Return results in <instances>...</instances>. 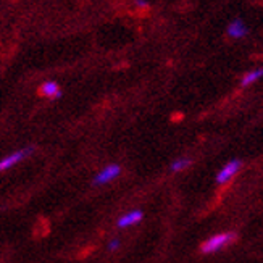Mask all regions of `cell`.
Here are the masks:
<instances>
[{
  "label": "cell",
  "instance_id": "1",
  "mask_svg": "<svg viewBox=\"0 0 263 263\" xmlns=\"http://www.w3.org/2000/svg\"><path fill=\"white\" fill-rule=\"evenodd\" d=\"M234 241H236L234 233H220V234H215V236L209 237L207 241L200 246V250H202V254H215Z\"/></svg>",
  "mask_w": 263,
  "mask_h": 263
},
{
  "label": "cell",
  "instance_id": "2",
  "mask_svg": "<svg viewBox=\"0 0 263 263\" xmlns=\"http://www.w3.org/2000/svg\"><path fill=\"white\" fill-rule=\"evenodd\" d=\"M34 152L32 147H26V148H21V151H16V152H11L10 155L4 157L0 160V171H7L10 168H13L15 165H18L23 158L29 157L31 154Z\"/></svg>",
  "mask_w": 263,
  "mask_h": 263
},
{
  "label": "cell",
  "instance_id": "3",
  "mask_svg": "<svg viewBox=\"0 0 263 263\" xmlns=\"http://www.w3.org/2000/svg\"><path fill=\"white\" fill-rule=\"evenodd\" d=\"M121 175V166L117 163L107 165L104 170H100L99 173L94 178V184L96 186H102V184H108L113 179H117Z\"/></svg>",
  "mask_w": 263,
  "mask_h": 263
},
{
  "label": "cell",
  "instance_id": "4",
  "mask_svg": "<svg viewBox=\"0 0 263 263\" xmlns=\"http://www.w3.org/2000/svg\"><path fill=\"white\" fill-rule=\"evenodd\" d=\"M239 170H241V160H231L216 175V182L218 184H226V182H230L234 178V175H237Z\"/></svg>",
  "mask_w": 263,
  "mask_h": 263
},
{
  "label": "cell",
  "instance_id": "5",
  "mask_svg": "<svg viewBox=\"0 0 263 263\" xmlns=\"http://www.w3.org/2000/svg\"><path fill=\"white\" fill-rule=\"evenodd\" d=\"M247 34V26L242 20H234L228 26V36L233 39H242Z\"/></svg>",
  "mask_w": 263,
  "mask_h": 263
},
{
  "label": "cell",
  "instance_id": "6",
  "mask_svg": "<svg viewBox=\"0 0 263 263\" xmlns=\"http://www.w3.org/2000/svg\"><path fill=\"white\" fill-rule=\"evenodd\" d=\"M144 213L141 210H131L128 213H124L121 218L118 220V226L120 228H128V226H134L142 220Z\"/></svg>",
  "mask_w": 263,
  "mask_h": 263
},
{
  "label": "cell",
  "instance_id": "7",
  "mask_svg": "<svg viewBox=\"0 0 263 263\" xmlns=\"http://www.w3.org/2000/svg\"><path fill=\"white\" fill-rule=\"evenodd\" d=\"M39 94L47 99H59L62 96V90L55 81H45L39 89Z\"/></svg>",
  "mask_w": 263,
  "mask_h": 263
},
{
  "label": "cell",
  "instance_id": "8",
  "mask_svg": "<svg viewBox=\"0 0 263 263\" xmlns=\"http://www.w3.org/2000/svg\"><path fill=\"white\" fill-rule=\"evenodd\" d=\"M261 78H263V68H255V70H252V71H249V73L244 74V78L241 79V86L247 87L250 84L257 83L258 79H261Z\"/></svg>",
  "mask_w": 263,
  "mask_h": 263
},
{
  "label": "cell",
  "instance_id": "9",
  "mask_svg": "<svg viewBox=\"0 0 263 263\" xmlns=\"http://www.w3.org/2000/svg\"><path fill=\"white\" fill-rule=\"evenodd\" d=\"M189 165H191V160L189 158H178V160H175L173 163H171L170 170L173 171V173H178V171L186 170Z\"/></svg>",
  "mask_w": 263,
  "mask_h": 263
},
{
  "label": "cell",
  "instance_id": "10",
  "mask_svg": "<svg viewBox=\"0 0 263 263\" xmlns=\"http://www.w3.org/2000/svg\"><path fill=\"white\" fill-rule=\"evenodd\" d=\"M120 246H121L120 239H111V241L108 242V250H117Z\"/></svg>",
  "mask_w": 263,
  "mask_h": 263
},
{
  "label": "cell",
  "instance_id": "11",
  "mask_svg": "<svg viewBox=\"0 0 263 263\" xmlns=\"http://www.w3.org/2000/svg\"><path fill=\"white\" fill-rule=\"evenodd\" d=\"M134 5L137 8H147L148 7V2H147V0H134Z\"/></svg>",
  "mask_w": 263,
  "mask_h": 263
}]
</instances>
